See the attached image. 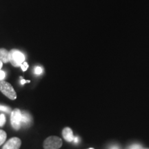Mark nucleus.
<instances>
[{
	"mask_svg": "<svg viewBox=\"0 0 149 149\" xmlns=\"http://www.w3.org/2000/svg\"><path fill=\"white\" fill-rule=\"evenodd\" d=\"M0 91L10 100H16L17 93L10 83L4 81L0 82Z\"/></svg>",
	"mask_w": 149,
	"mask_h": 149,
	"instance_id": "nucleus-2",
	"label": "nucleus"
},
{
	"mask_svg": "<svg viewBox=\"0 0 149 149\" xmlns=\"http://www.w3.org/2000/svg\"><path fill=\"white\" fill-rule=\"evenodd\" d=\"M111 149H118V148H117V147H116V146H114V147H113V148H111Z\"/></svg>",
	"mask_w": 149,
	"mask_h": 149,
	"instance_id": "nucleus-17",
	"label": "nucleus"
},
{
	"mask_svg": "<svg viewBox=\"0 0 149 149\" xmlns=\"http://www.w3.org/2000/svg\"><path fill=\"white\" fill-rule=\"evenodd\" d=\"M88 149H95V148H88Z\"/></svg>",
	"mask_w": 149,
	"mask_h": 149,
	"instance_id": "nucleus-18",
	"label": "nucleus"
},
{
	"mask_svg": "<svg viewBox=\"0 0 149 149\" xmlns=\"http://www.w3.org/2000/svg\"><path fill=\"white\" fill-rule=\"evenodd\" d=\"M6 121V119L5 115L3 114L0 115V127H2V126H4Z\"/></svg>",
	"mask_w": 149,
	"mask_h": 149,
	"instance_id": "nucleus-11",
	"label": "nucleus"
},
{
	"mask_svg": "<svg viewBox=\"0 0 149 149\" xmlns=\"http://www.w3.org/2000/svg\"><path fill=\"white\" fill-rule=\"evenodd\" d=\"M11 125L15 130H18L22 127V111L19 109H15L11 112Z\"/></svg>",
	"mask_w": 149,
	"mask_h": 149,
	"instance_id": "nucleus-4",
	"label": "nucleus"
},
{
	"mask_svg": "<svg viewBox=\"0 0 149 149\" xmlns=\"http://www.w3.org/2000/svg\"><path fill=\"white\" fill-rule=\"evenodd\" d=\"M30 82H31V81H30V80H25L24 79H22L21 80V84L22 85H24V84H26V83H30Z\"/></svg>",
	"mask_w": 149,
	"mask_h": 149,
	"instance_id": "nucleus-15",
	"label": "nucleus"
},
{
	"mask_svg": "<svg viewBox=\"0 0 149 149\" xmlns=\"http://www.w3.org/2000/svg\"><path fill=\"white\" fill-rule=\"evenodd\" d=\"M62 146V140L57 136L48 137L44 141V149H59Z\"/></svg>",
	"mask_w": 149,
	"mask_h": 149,
	"instance_id": "nucleus-3",
	"label": "nucleus"
},
{
	"mask_svg": "<svg viewBox=\"0 0 149 149\" xmlns=\"http://www.w3.org/2000/svg\"><path fill=\"white\" fill-rule=\"evenodd\" d=\"M32 123V117L26 111H22V126H29Z\"/></svg>",
	"mask_w": 149,
	"mask_h": 149,
	"instance_id": "nucleus-7",
	"label": "nucleus"
},
{
	"mask_svg": "<svg viewBox=\"0 0 149 149\" xmlns=\"http://www.w3.org/2000/svg\"><path fill=\"white\" fill-rule=\"evenodd\" d=\"M62 135L65 140L68 142H72L74 141V137L73 135V132L72 129L69 127L64 128L62 130Z\"/></svg>",
	"mask_w": 149,
	"mask_h": 149,
	"instance_id": "nucleus-6",
	"label": "nucleus"
},
{
	"mask_svg": "<svg viewBox=\"0 0 149 149\" xmlns=\"http://www.w3.org/2000/svg\"><path fill=\"white\" fill-rule=\"evenodd\" d=\"M0 60L3 63H8L10 61V52L5 48H0Z\"/></svg>",
	"mask_w": 149,
	"mask_h": 149,
	"instance_id": "nucleus-8",
	"label": "nucleus"
},
{
	"mask_svg": "<svg viewBox=\"0 0 149 149\" xmlns=\"http://www.w3.org/2000/svg\"><path fill=\"white\" fill-rule=\"evenodd\" d=\"M25 61V56L21 51L13 49L10 51V62L14 67L21 66Z\"/></svg>",
	"mask_w": 149,
	"mask_h": 149,
	"instance_id": "nucleus-1",
	"label": "nucleus"
},
{
	"mask_svg": "<svg viewBox=\"0 0 149 149\" xmlns=\"http://www.w3.org/2000/svg\"><path fill=\"white\" fill-rule=\"evenodd\" d=\"M0 111H3L6 112L7 113H10L11 111V108L7 106H3V105H0Z\"/></svg>",
	"mask_w": 149,
	"mask_h": 149,
	"instance_id": "nucleus-10",
	"label": "nucleus"
},
{
	"mask_svg": "<svg viewBox=\"0 0 149 149\" xmlns=\"http://www.w3.org/2000/svg\"><path fill=\"white\" fill-rule=\"evenodd\" d=\"M2 66H3V62H2V61H1V60H0V70L1 69V68H2Z\"/></svg>",
	"mask_w": 149,
	"mask_h": 149,
	"instance_id": "nucleus-16",
	"label": "nucleus"
},
{
	"mask_svg": "<svg viewBox=\"0 0 149 149\" xmlns=\"http://www.w3.org/2000/svg\"><path fill=\"white\" fill-rule=\"evenodd\" d=\"M21 68L24 72L27 70L28 68H29V64L27 62H26V61H24L23 64L21 65Z\"/></svg>",
	"mask_w": 149,
	"mask_h": 149,
	"instance_id": "nucleus-13",
	"label": "nucleus"
},
{
	"mask_svg": "<svg viewBox=\"0 0 149 149\" xmlns=\"http://www.w3.org/2000/svg\"><path fill=\"white\" fill-rule=\"evenodd\" d=\"M6 133L3 130H0V146H1L5 142L6 139Z\"/></svg>",
	"mask_w": 149,
	"mask_h": 149,
	"instance_id": "nucleus-9",
	"label": "nucleus"
},
{
	"mask_svg": "<svg viewBox=\"0 0 149 149\" xmlns=\"http://www.w3.org/2000/svg\"><path fill=\"white\" fill-rule=\"evenodd\" d=\"M21 145V139L18 137H12L3 145L2 149H19Z\"/></svg>",
	"mask_w": 149,
	"mask_h": 149,
	"instance_id": "nucleus-5",
	"label": "nucleus"
},
{
	"mask_svg": "<svg viewBox=\"0 0 149 149\" xmlns=\"http://www.w3.org/2000/svg\"><path fill=\"white\" fill-rule=\"evenodd\" d=\"M6 77V73L4 71L0 70V80H3Z\"/></svg>",
	"mask_w": 149,
	"mask_h": 149,
	"instance_id": "nucleus-14",
	"label": "nucleus"
},
{
	"mask_svg": "<svg viewBox=\"0 0 149 149\" xmlns=\"http://www.w3.org/2000/svg\"><path fill=\"white\" fill-rule=\"evenodd\" d=\"M34 72H35V73L36 74H42V72H43V69H42V67L36 66L35 68Z\"/></svg>",
	"mask_w": 149,
	"mask_h": 149,
	"instance_id": "nucleus-12",
	"label": "nucleus"
}]
</instances>
